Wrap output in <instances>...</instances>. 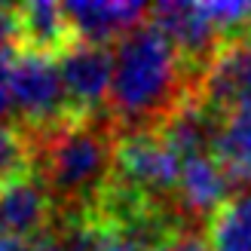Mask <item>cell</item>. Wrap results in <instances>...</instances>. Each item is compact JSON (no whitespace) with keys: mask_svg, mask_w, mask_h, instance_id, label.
<instances>
[{"mask_svg":"<svg viewBox=\"0 0 251 251\" xmlns=\"http://www.w3.org/2000/svg\"><path fill=\"white\" fill-rule=\"evenodd\" d=\"M190 95H196V74L150 22L114 43V80L104 114L120 135L156 132Z\"/></svg>","mask_w":251,"mask_h":251,"instance_id":"cell-1","label":"cell"},{"mask_svg":"<svg viewBox=\"0 0 251 251\" xmlns=\"http://www.w3.org/2000/svg\"><path fill=\"white\" fill-rule=\"evenodd\" d=\"M117 138L107 114L74 117L52 132L31 135L34 166L31 172L43 181L55 202V215H86L98 208V199L114 181Z\"/></svg>","mask_w":251,"mask_h":251,"instance_id":"cell-2","label":"cell"},{"mask_svg":"<svg viewBox=\"0 0 251 251\" xmlns=\"http://www.w3.org/2000/svg\"><path fill=\"white\" fill-rule=\"evenodd\" d=\"M12 101L16 123L28 135L52 132L55 126L77 117L68 101L55 55L34 49H19L12 58Z\"/></svg>","mask_w":251,"mask_h":251,"instance_id":"cell-3","label":"cell"},{"mask_svg":"<svg viewBox=\"0 0 251 251\" xmlns=\"http://www.w3.org/2000/svg\"><path fill=\"white\" fill-rule=\"evenodd\" d=\"M184 159L162 141L159 132H126L117 138L114 156V181L138 190L156 205L175 208Z\"/></svg>","mask_w":251,"mask_h":251,"instance_id":"cell-4","label":"cell"},{"mask_svg":"<svg viewBox=\"0 0 251 251\" xmlns=\"http://www.w3.org/2000/svg\"><path fill=\"white\" fill-rule=\"evenodd\" d=\"M196 95L221 117L251 107V28L221 40L196 80Z\"/></svg>","mask_w":251,"mask_h":251,"instance_id":"cell-5","label":"cell"},{"mask_svg":"<svg viewBox=\"0 0 251 251\" xmlns=\"http://www.w3.org/2000/svg\"><path fill=\"white\" fill-rule=\"evenodd\" d=\"M55 61L74 114L77 117L104 114L110 80H114V46L74 40L55 55Z\"/></svg>","mask_w":251,"mask_h":251,"instance_id":"cell-6","label":"cell"},{"mask_svg":"<svg viewBox=\"0 0 251 251\" xmlns=\"http://www.w3.org/2000/svg\"><path fill=\"white\" fill-rule=\"evenodd\" d=\"M147 22L156 31H162L172 40V46L181 52V58L190 65V71L196 74L205 68V61L215 55V49L221 46L224 37L211 28V22L202 16L199 3H181V0H162L153 3L147 12Z\"/></svg>","mask_w":251,"mask_h":251,"instance_id":"cell-7","label":"cell"},{"mask_svg":"<svg viewBox=\"0 0 251 251\" xmlns=\"http://www.w3.org/2000/svg\"><path fill=\"white\" fill-rule=\"evenodd\" d=\"M233 187H236V181L215 159V153L184 159L178 190H175V211H178L187 224L211 218L233 196Z\"/></svg>","mask_w":251,"mask_h":251,"instance_id":"cell-8","label":"cell"},{"mask_svg":"<svg viewBox=\"0 0 251 251\" xmlns=\"http://www.w3.org/2000/svg\"><path fill=\"white\" fill-rule=\"evenodd\" d=\"M55 218L52 196L34 172L0 187V236L34 239L37 233L52 227Z\"/></svg>","mask_w":251,"mask_h":251,"instance_id":"cell-9","label":"cell"},{"mask_svg":"<svg viewBox=\"0 0 251 251\" xmlns=\"http://www.w3.org/2000/svg\"><path fill=\"white\" fill-rule=\"evenodd\" d=\"M65 12H68L74 40L114 46L120 37H126L141 22H147L150 6L135 3V0H101V3L71 0V3H65Z\"/></svg>","mask_w":251,"mask_h":251,"instance_id":"cell-10","label":"cell"},{"mask_svg":"<svg viewBox=\"0 0 251 251\" xmlns=\"http://www.w3.org/2000/svg\"><path fill=\"white\" fill-rule=\"evenodd\" d=\"M224 126V117L215 107H208L199 95H190L184 104L175 107V114L159 126V135L181 159L208 156L215 153L218 132Z\"/></svg>","mask_w":251,"mask_h":251,"instance_id":"cell-11","label":"cell"},{"mask_svg":"<svg viewBox=\"0 0 251 251\" xmlns=\"http://www.w3.org/2000/svg\"><path fill=\"white\" fill-rule=\"evenodd\" d=\"M16 12H19V46L22 49L58 55L68 43H74V31H71L65 3L34 0V3L16 6Z\"/></svg>","mask_w":251,"mask_h":251,"instance_id":"cell-12","label":"cell"},{"mask_svg":"<svg viewBox=\"0 0 251 251\" xmlns=\"http://www.w3.org/2000/svg\"><path fill=\"white\" fill-rule=\"evenodd\" d=\"M208 251H251V187L233 193L205 227Z\"/></svg>","mask_w":251,"mask_h":251,"instance_id":"cell-13","label":"cell"},{"mask_svg":"<svg viewBox=\"0 0 251 251\" xmlns=\"http://www.w3.org/2000/svg\"><path fill=\"white\" fill-rule=\"evenodd\" d=\"M215 159L230 172V178L251 187V107L233 110L224 117L215 141Z\"/></svg>","mask_w":251,"mask_h":251,"instance_id":"cell-14","label":"cell"},{"mask_svg":"<svg viewBox=\"0 0 251 251\" xmlns=\"http://www.w3.org/2000/svg\"><path fill=\"white\" fill-rule=\"evenodd\" d=\"M34 166V141L19 123H0V187L28 175Z\"/></svg>","mask_w":251,"mask_h":251,"instance_id":"cell-15","label":"cell"},{"mask_svg":"<svg viewBox=\"0 0 251 251\" xmlns=\"http://www.w3.org/2000/svg\"><path fill=\"white\" fill-rule=\"evenodd\" d=\"M19 49L0 52V123H16V101H12V58H16Z\"/></svg>","mask_w":251,"mask_h":251,"instance_id":"cell-16","label":"cell"},{"mask_svg":"<svg viewBox=\"0 0 251 251\" xmlns=\"http://www.w3.org/2000/svg\"><path fill=\"white\" fill-rule=\"evenodd\" d=\"M159 251H208V239L205 233L193 227V224H187V227H178L166 242L159 245Z\"/></svg>","mask_w":251,"mask_h":251,"instance_id":"cell-17","label":"cell"},{"mask_svg":"<svg viewBox=\"0 0 251 251\" xmlns=\"http://www.w3.org/2000/svg\"><path fill=\"white\" fill-rule=\"evenodd\" d=\"M19 49V12L16 6L0 3V52Z\"/></svg>","mask_w":251,"mask_h":251,"instance_id":"cell-18","label":"cell"},{"mask_svg":"<svg viewBox=\"0 0 251 251\" xmlns=\"http://www.w3.org/2000/svg\"><path fill=\"white\" fill-rule=\"evenodd\" d=\"M0 251H28V239H12V236H0Z\"/></svg>","mask_w":251,"mask_h":251,"instance_id":"cell-19","label":"cell"}]
</instances>
